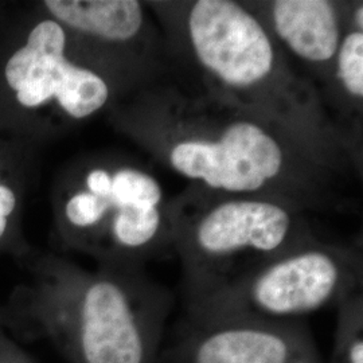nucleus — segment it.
<instances>
[{"label": "nucleus", "mask_w": 363, "mask_h": 363, "mask_svg": "<svg viewBox=\"0 0 363 363\" xmlns=\"http://www.w3.org/2000/svg\"><path fill=\"white\" fill-rule=\"evenodd\" d=\"M202 91L140 85L112 105L109 120L214 194L269 198L298 210L327 199L346 154Z\"/></svg>", "instance_id": "nucleus-1"}, {"label": "nucleus", "mask_w": 363, "mask_h": 363, "mask_svg": "<svg viewBox=\"0 0 363 363\" xmlns=\"http://www.w3.org/2000/svg\"><path fill=\"white\" fill-rule=\"evenodd\" d=\"M7 330L48 340L67 363H159L172 298L143 268L85 269L55 253L22 261Z\"/></svg>", "instance_id": "nucleus-2"}, {"label": "nucleus", "mask_w": 363, "mask_h": 363, "mask_svg": "<svg viewBox=\"0 0 363 363\" xmlns=\"http://www.w3.org/2000/svg\"><path fill=\"white\" fill-rule=\"evenodd\" d=\"M179 34L203 89L349 154L311 79L295 70L265 22L233 0L182 6Z\"/></svg>", "instance_id": "nucleus-3"}, {"label": "nucleus", "mask_w": 363, "mask_h": 363, "mask_svg": "<svg viewBox=\"0 0 363 363\" xmlns=\"http://www.w3.org/2000/svg\"><path fill=\"white\" fill-rule=\"evenodd\" d=\"M52 203L60 247L97 265L143 268L144 261L175 249L174 210L166 206L162 184L125 156L73 160L54 182Z\"/></svg>", "instance_id": "nucleus-4"}, {"label": "nucleus", "mask_w": 363, "mask_h": 363, "mask_svg": "<svg viewBox=\"0 0 363 363\" xmlns=\"http://www.w3.org/2000/svg\"><path fill=\"white\" fill-rule=\"evenodd\" d=\"M112 84L82 64L65 28L37 3L0 35V135L42 148L106 112Z\"/></svg>", "instance_id": "nucleus-5"}, {"label": "nucleus", "mask_w": 363, "mask_h": 363, "mask_svg": "<svg viewBox=\"0 0 363 363\" xmlns=\"http://www.w3.org/2000/svg\"><path fill=\"white\" fill-rule=\"evenodd\" d=\"M191 214L174 211L187 298L229 286L316 238L300 210L261 196H222Z\"/></svg>", "instance_id": "nucleus-6"}, {"label": "nucleus", "mask_w": 363, "mask_h": 363, "mask_svg": "<svg viewBox=\"0 0 363 363\" xmlns=\"http://www.w3.org/2000/svg\"><path fill=\"white\" fill-rule=\"evenodd\" d=\"M362 259L355 249L318 240L286 252L229 286L187 298L186 320L295 322L359 292Z\"/></svg>", "instance_id": "nucleus-7"}, {"label": "nucleus", "mask_w": 363, "mask_h": 363, "mask_svg": "<svg viewBox=\"0 0 363 363\" xmlns=\"http://www.w3.org/2000/svg\"><path fill=\"white\" fill-rule=\"evenodd\" d=\"M65 28L78 60L103 74L117 100L140 85V46L148 27L142 1L43 0L35 1Z\"/></svg>", "instance_id": "nucleus-8"}, {"label": "nucleus", "mask_w": 363, "mask_h": 363, "mask_svg": "<svg viewBox=\"0 0 363 363\" xmlns=\"http://www.w3.org/2000/svg\"><path fill=\"white\" fill-rule=\"evenodd\" d=\"M159 363H325L303 320H184Z\"/></svg>", "instance_id": "nucleus-9"}, {"label": "nucleus", "mask_w": 363, "mask_h": 363, "mask_svg": "<svg viewBox=\"0 0 363 363\" xmlns=\"http://www.w3.org/2000/svg\"><path fill=\"white\" fill-rule=\"evenodd\" d=\"M262 21L286 55L325 70L346 33L339 4L327 0L269 1Z\"/></svg>", "instance_id": "nucleus-10"}, {"label": "nucleus", "mask_w": 363, "mask_h": 363, "mask_svg": "<svg viewBox=\"0 0 363 363\" xmlns=\"http://www.w3.org/2000/svg\"><path fill=\"white\" fill-rule=\"evenodd\" d=\"M39 152V147L0 135V256L19 262L34 252L23 232V214L37 181Z\"/></svg>", "instance_id": "nucleus-11"}, {"label": "nucleus", "mask_w": 363, "mask_h": 363, "mask_svg": "<svg viewBox=\"0 0 363 363\" xmlns=\"http://www.w3.org/2000/svg\"><path fill=\"white\" fill-rule=\"evenodd\" d=\"M330 363H363V301L355 292L337 306Z\"/></svg>", "instance_id": "nucleus-12"}, {"label": "nucleus", "mask_w": 363, "mask_h": 363, "mask_svg": "<svg viewBox=\"0 0 363 363\" xmlns=\"http://www.w3.org/2000/svg\"><path fill=\"white\" fill-rule=\"evenodd\" d=\"M334 78L346 97L355 104L363 100V31L345 33L333 62Z\"/></svg>", "instance_id": "nucleus-13"}, {"label": "nucleus", "mask_w": 363, "mask_h": 363, "mask_svg": "<svg viewBox=\"0 0 363 363\" xmlns=\"http://www.w3.org/2000/svg\"><path fill=\"white\" fill-rule=\"evenodd\" d=\"M0 363H35L34 359L21 349L7 333L0 334Z\"/></svg>", "instance_id": "nucleus-14"}, {"label": "nucleus", "mask_w": 363, "mask_h": 363, "mask_svg": "<svg viewBox=\"0 0 363 363\" xmlns=\"http://www.w3.org/2000/svg\"><path fill=\"white\" fill-rule=\"evenodd\" d=\"M351 23L354 28L363 31V6L362 3H359L354 11H352V18H351Z\"/></svg>", "instance_id": "nucleus-15"}, {"label": "nucleus", "mask_w": 363, "mask_h": 363, "mask_svg": "<svg viewBox=\"0 0 363 363\" xmlns=\"http://www.w3.org/2000/svg\"><path fill=\"white\" fill-rule=\"evenodd\" d=\"M11 19H13V15L7 13V9L4 4H0V35L4 33L6 27L9 26Z\"/></svg>", "instance_id": "nucleus-16"}, {"label": "nucleus", "mask_w": 363, "mask_h": 363, "mask_svg": "<svg viewBox=\"0 0 363 363\" xmlns=\"http://www.w3.org/2000/svg\"><path fill=\"white\" fill-rule=\"evenodd\" d=\"M7 333V319H6V312L3 306H0V334Z\"/></svg>", "instance_id": "nucleus-17"}]
</instances>
